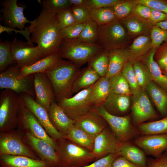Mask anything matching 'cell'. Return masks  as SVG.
<instances>
[{
	"label": "cell",
	"mask_w": 167,
	"mask_h": 167,
	"mask_svg": "<svg viewBox=\"0 0 167 167\" xmlns=\"http://www.w3.org/2000/svg\"><path fill=\"white\" fill-rule=\"evenodd\" d=\"M28 27L31 41L37 44L44 57L58 53L62 37L56 13L43 9Z\"/></svg>",
	"instance_id": "1"
},
{
	"label": "cell",
	"mask_w": 167,
	"mask_h": 167,
	"mask_svg": "<svg viewBox=\"0 0 167 167\" xmlns=\"http://www.w3.org/2000/svg\"><path fill=\"white\" fill-rule=\"evenodd\" d=\"M79 71V68L71 61L61 59L44 72L52 84L56 102L72 96L73 85Z\"/></svg>",
	"instance_id": "2"
},
{
	"label": "cell",
	"mask_w": 167,
	"mask_h": 167,
	"mask_svg": "<svg viewBox=\"0 0 167 167\" xmlns=\"http://www.w3.org/2000/svg\"><path fill=\"white\" fill-rule=\"evenodd\" d=\"M103 49L98 44L86 43L77 39H62L58 53L61 58L69 59L79 68Z\"/></svg>",
	"instance_id": "3"
},
{
	"label": "cell",
	"mask_w": 167,
	"mask_h": 167,
	"mask_svg": "<svg viewBox=\"0 0 167 167\" xmlns=\"http://www.w3.org/2000/svg\"><path fill=\"white\" fill-rule=\"evenodd\" d=\"M0 94V131L14 130L18 126V112L20 98L19 94L8 89Z\"/></svg>",
	"instance_id": "4"
},
{
	"label": "cell",
	"mask_w": 167,
	"mask_h": 167,
	"mask_svg": "<svg viewBox=\"0 0 167 167\" xmlns=\"http://www.w3.org/2000/svg\"><path fill=\"white\" fill-rule=\"evenodd\" d=\"M57 142L55 150L60 167L74 166L76 164L96 158L92 152L68 139L63 138Z\"/></svg>",
	"instance_id": "5"
},
{
	"label": "cell",
	"mask_w": 167,
	"mask_h": 167,
	"mask_svg": "<svg viewBox=\"0 0 167 167\" xmlns=\"http://www.w3.org/2000/svg\"><path fill=\"white\" fill-rule=\"evenodd\" d=\"M21 68L15 64L1 72L0 89L10 90L19 94L26 93L35 99L33 75L18 78Z\"/></svg>",
	"instance_id": "6"
},
{
	"label": "cell",
	"mask_w": 167,
	"mask_h": 167,
	"mask_svg": "<svg viewBox=\"0 0 167 167\" xmlns=\"http://www.w3.org/2000/svg\"><path fill=\"white\" fill-rule=\"evenodd\" d=\"M98 44L109 51L122 48L125 43L127 34L122 23L116 20L99 26Z\"/></svg>",
	"instance_id": "7"
},
{
	"label": "cell",
	"mask_w": 167,
	"mask_h": 167,
	"mask_svg": "<svg viewBox=\"0 0 167 167\" xmlns=\"http://www.w3.org/2000/svg\"><path fill=\"white\" fill-rule=\"evenodd\" d=\"M10 155L23 156L40 160L24 141L19 130L0 132V156Z\"/></svg>",
	"instance_id": "8"
},
{
	"label": "cell",
	"mask_w": 167,
	"mask_h": 167,
	"mask_svg": "<svg viewBox=\"0 0 167 167\" xmlns=\"http://www.w3.org/2000/svg\"><path fill=\"white\" fill-rule=\"evenodd\" d=\"M94 110L105 120L120 142L129 141L139 133L131 124L129 115L118 116L108 112L102 105L94 107Z\"/></svg>",
	"instance_id": "9"
},
{
	"label": "cell",
	"mask_w": 167,
	"mask_h": 167,
	"mask_svg": "<svg viewBox=\"0 0 167 167\" xmlns=\"http://www.w3.org/2000/svg\"><path fill=\"white\" fill-rule=\"evenodd\" d=\"M18 126L23 133H30L34 136L46 141L55 150L57 141L47 134L35 115L21 100L18 112Z\"/></svg>",
	"instance_id": "10"
},
{
	"label": "cell",
	"mask_w": 167,
	"mask_h": 167,
	"mask_svg": "<svg viewBox=\"0 0 167 167\" xmlns=\"http://www.w3.org/2000/svg\"><path fill=\"white\" fill-rule=\"evenodd\" d=\"M92 86L80 91L70 98L62 99L58 102V105L72 120L74 121L93 109L94 106L89 101Z\"/></svg>",
	"instance_id": "11"
},
{
	"label": "cell",
	"mask_w": 167,
	"mask_h": 167,
	"mask_svg": "<svg viewBox=\"0 0 167 167\" xmlns=\"http://www.w3.org/2000/svg\"><path fill=\"white\" fill-rule=\"evenodd\" d=\"M17 0H4L2 2L0 19L4 26L15 29H26L25 25L31 23L25 16L24 11L26 8L24 4L17 5Z\"/></svg>",
	"instance_id": "12"
},
{
	"label": "cell",
	"mask_w": 167,
	"mask_h": 167,
	"mask_svg": "<svg viewBox=\"0 0 167 167\" xmlns=\"http://www.w3.org/2000/svg\"><path fill=\"white\" fill-rule=\"evenodd\" d=\"M13 60L21 68L32 64L45 57L39 47L17 38L10 42Z\"/></svg>",
	"instance_id": "13"
},
{
	"label": "cell",
	"mask_w": 167,
	"mask_h": 167,
	"mask_svg": "<svg viewBox=\"0 0 167 167\" xmlns=\"http://www.w3.org/2000/svg\"><path fill=\"white\" fill-rule=\"evenodd\" d=\"M21 102L35 115L47 134L53 139L58 141L63 138V135L52 123L48 111L38 104L35 99L26 93L19 94Z\"/></svg>",
	"instance_id": "14"
},
{
	"label": "cell",
	"mask_w": 167,
	"mask_h": 167,
	"mask_svg": "<svg viewBox=\"0 0 167 167\" xmlns=\"http://www.w3.org/2000/svg\"><path fill=\"white\" fill-rule=\"evenodd\" d=\"M131 110L134 124L138 126L158 117L145 90L133 95Z\"/></svg>",
	"instance_id": "15"
},
{
	"label": "cell",
	"mask_w": 167,
	"mask_h": 167,
	"mask_svg": "<svg viewBox=\"0 0 167 167\" xmlns=\"http://www.w3.org/2000/svg\"><path fill=\"white\" fill-rule=\"evenodd\" d=\"M24 139L40 159L49 166L60 167L58 154L54 148L45 140L36 138L28 132L23 133Z\"/></svg>",
	"instance_id": "16"
},
{
	"label": "cell",
	"mask_w": 167,
	"mask_h": 167,
	"mask_svg": "<svg viewBox=\"0 0 167 167\" xmlns=\"http://www.w3.org/2000/svg\"><path fill=\"white\" fill-rule=\"evenodd\" d=\"M134 142L146 154L156 157L167 151V134L143 135Z\"/></svg>",
	"instance_id": "17"
},
{
	"label": "cell",
	"mask_w": 167,
	"mask_h": 167,
	"mask_svg": "<svg viewBox=\"0 0 167 167\" xmlns=\"http://www.w3.org/2000/svg\"><path fill=\"white\" fill-rule=\"evenodd\" d=\"M35 101L48 111L50 104L55 100L52 84L44 72L33 74Z\"/></svg>",
	"instance_id": "18"
},
{
	"label": "cell",
	"mask_w": 167,
	"mask_h": 167,
	"mask_svg": "<svg viewBox=\"0 0 167 167\" xmlns=\"http://www.w3.org/2000/svg\"><path fill=\"white\" fill-rule=\"evenodd\" d=\"M120 142L111 129L106 127L95 138L92 151L96 158L116 152Z\"/></svg>",
	"instance_id": "19"
},
{
	"label": "cell",
	"mask_w": 167,
	"mask_h": 167,
	"mask_svg": "<svg viewBox=\"0 0 167 167\" xmlns=\"http://www.w3.org/2000/svg\"><path fill=\"white\" fill-rule=\"evenodd\" d=\"M74 121L76 125L94 139L106 127L107 123L103 118L93 109Z\"/></svg>",
	"instance_id": "20"
},
{
	"label": "cell",
	"mask_w": 167,
	"mask_h": 167,
	"mask_svg": "<svg viewBox=\"0 0 167 167\" xmlns=\"http://www.w3.org/2000/svg\"><path fill=\"white\" fill-rule=\"evenodd\" d=\"M48 113L53 125L63 136L75 123V121L67 115L55 101L51 102Z\"/></svg>",
	"instance_id": "21"
},
{
	"label": "cell",
	"mask_w": 167,
	"mask_h": 167,
	"mask_svg": "<svg viewBox=\"0 0 167 167\" xmlns=\"http://www.w3.org/2000/svg\"><path fill=\"white\" fill-rule=\"evenodd\" d=\"M116 152L138 167H146L148 159L140 148L129 141L120 142Z\"/></svg>",
	"instance_id": "22"
},
{
	"label": "cell",
	"mask_w": 167,
	"mask_h": 167,
	"mask_svg": "<svg viewBox=\"0 0 167 167\" xmlns=\"http://www.w3.org/2000/svg\"><path fill=\"white\" fill-rule=\"evenodd\" d=\"M109 53V67L105 76L107 78L121 73L131 57L130 49L123 48L110 51Z\"/></svg>",
	"instance_id": "23"
},
{
	"label": "cell",
	"mask_w": 167,
	"mask_h": 167,
	"mask_svg": "<svg viewBox=\"0 0 167 167\" xmlns=\"http://www.w3.org/2000/svg\"><path fill=\"white\" fill-rule=\"evenodd\" d=\"M130 96L110 94L103 104L105 109L113 115L122 116L129 109L131 105Z\"/></svg>",
	"instance_id": "24"
},
{
	"label": "cell",
	"mask_w": 167,
	"mask_h": 167,
	"mask_svg": "<svg viewBox=\"0 0 167 167\" xmlns=\"http://www.w3.org/2000/svg\"><path fill=\"white\" fill-rule=\"evenodd\" d=\"M61 59L58 53L45 57L32 64L21 68L17 77L21 79L36 73H44L55 66Z\"/></svg>",
	"instance_id": "25"
},
{
	"label": "cell",
	"mask_w": 167,
	"mask_h": 167,
	"mask_svg": "<svg viewBox=\"0 0 167 167\" xmlns=\"http://www.w3.org/2000/svg\"><path fill=\"white\" fill-rule=\"evenodd\" d=\"M0 167H48L41 160L23 156L5 155L0 156Z\"/></svg>",
	"instance_id": "26"
},
{
	"label": "cell",
	"mask_w": 167,
	"mask_h": 167,
	"mask_svg": "<svg viewBox=\"0 0 167 167\" xmlns=\"http://www.w3.org/2000/svg\"><path fill=\"white\" fill-rule=\"evenodd\" d=\"M156 49L152 48L145 61L147 69L152 81L167 92V76L164 75L160 66L154 59Z\"/></svg>",
	"instance_id": "27"
},
{
	"label": "cell",
	"mask_w": 167,
	"mask_h": 167,
	"mask_svg": "<svg viewBox=\"0 0 167 167\" xmlns=\"http://www.w3.org/2000/svg\"><path fill=\"white\" fill-rule=\"evenodd\" d=\"M110 94L109 78L101 77L92 86L90 102L94 107L103 105Z\"/></svg>",
	"instance_id": "28"
},
{
	"label": "cell",
	"mask_w": 167,
	"mask_h": 167,
	"mask_svg": "<svg viewBox=\"0 0 167 167\" xmlns=\"http://www.w3.org/2000/svg\"><path fill=\"white\" fill-rule=\"evenodd\" d=\"M101 77L90 66L80 70L74 82L72 94L93 85Z\"/></svg>",
	"instance_id": "29"
},
{
	"label": "cell",
	"mask_w": 167,
	"mask_h": 167,
	"mask_svg": "<svg viewBox=\"0 0 167 167\" xmlns=\"http://www.w3.org/2000/svg\"><path fill=\"white\" fill-rule=\"evenodd\" d=\"M145 90L163 117L167 114V92L153 81L147 86Z\"/></svg>",
	"instance_id": "30"
},
{
	"label": "cell",
	"mask_w": 167,
	"mask_h": 167,
	"mask_svg": "<svg viewBox=\"0 0 167 167\" xmlns=\"http://www.w3.org/2000/svg\"><path fill=\"white\" fill-rule=\"evenodd\" d=\"M63 137L91 152L93 151L94 138L75 123Z\"/></svg>",
	"instance_id": "31"
},
{
	"label": "cell",
	"mask_w": 167,
	"mask_h": 167,
	"mask_svg": "<svg viewBox=\"0 0 167 167\" xmlns=\"http://www.w3.org/2000/svg\"><path fill=\"white\" fill-rule=\"evenodd\" d=\"M137 128L143 135L167 134V114L160 120L141 124Z\"/></svg>",
	"instance_id": "32"
},
{
	"label": "cell",
	"mask_w": 167,
	"mask_h": 167,
	"mask_svg": "<svg viewBox=\"0 0 167 167\" xmlns=\"http://www.w3.org/2000/svg\"><path fill=\"white\" fill-rule=\"evenodd\" d=\"M92 68L101 77H105L109 67V51L103 49L88 62Z\"/></svg>",
	"instance_id": "33"
},
{
	"label": "cell",
	"mask_w": 167,
	"mask_h": 167,
	"mask_svg": "<svg viewBox=\"0 0 167 167\" xmlns=\"http://www.w3.org/2000/svg\"><path fill=\"white\" fill-rule=\"evenodd\" d=\"M122 23L127 31L133 35L143 33L147 31L148 29L146 22L133 13L122 19Z\"/></svg>",
	"instance_id": "34"
},
{
	"label": "cell",
	"mask_w": 167,
	"mask_h": 167,
	"mask_svg": "<svg viewBox=\"0 0 167 167\" xmlns=\"http://www.w3.org/2000/svg\"><path fill=\"white\" fill-rule=\"evenodd\" d=\"M98 25L89 18L85 22L84 27L77 39L91 44H98Z\"/></svg>",
	"instance_id": "35"
},
{
	"label": "cell",
	"mask_w": 167,
	"mask_h": 167,
	"mask_svg": "<svg viewBox=\"0 0 167 167\" xmlns=\"http://www.w3.org/2000/svg\"><path fill=\"white\" fill-rule=\"evenodd\" d=\"M88 10L90 18L99 26L106 24L117 19L112 7Z\"/></svg>",
	"instance_id": "36"
},
{
	"label": "cell",
	"mask_w": 167,
	"mask_h": 167,
	"mask_svg": "<svg viewBox=\"0 0 167 167\" xmlns=\"http://www.w3.org/2000/svg\"><path fill=\"white\" fill-rule=\"evenodd\" d=\"M109 78L110 83V94L129 96L132 95L129 85L122 72Z\"/></svg>",
	"instance_id": "37"
},
{
	"label": "cell",
	"mask_w": 167,
	"mask_h": 167,
	"mask_svg": "<svg viewBox=\"0 0 167 167\" xmlns=\"http://www.w3.org/2000/svg\"><path fill=\"white\" fill-rule=\"evenodd\" d=\"M151 48V38L144 35L138 37L134 40L129 49L130 59L143 54Z\"/></svg>",
	"instance_id": "38"
},
{
	"label": "cell",
	"mask_w": 167,
	"mask_h": 167,
	"mask_svg": "<svg viewBox=\"0 0 167 167\" xmlns=\"http://www.w3.org/2000/svg\"><path fill=\"white\" fill-rule=\"evenodd\" d=\"M15 64L12 56L10 42L6 40L0 42V71L6 69L9 66Z\"/></svg>",
	"instance_id": "39"
},
{
	"label": "cell",
	"mask_w": 167,
	"mask_h": 167,
	"mask_svg": "<svg viewBox=\"0 0 167 167\" xmlns=\"http://www.w3.org/2000/svg\"><path fill=\"white\" fill-rule=\"evenodd\" d=\"M133 65L132 61H128L122 71L129 85L132 95L138 93L141 90L136 79Z\"/></svg>",
	"instance_id": "40"
},
{
	"label": "cell",
	"mask_w": 167,
	"mask_h": 167,
	"mask_svg": "<svg viewBox=\"0 0 167 167\" xmlns=\"http://www.w3.org/2000/svg\"><path fill=\"white\" fill-rule=\"evenodd\" d=\"M138 4L136 0H122L112 6L116 19L119 20L126 18L133 11Z\"/></svg>",
	"instance_id": "41"
},
{
	"label": "cell",
	"mask_w": 167,
	"mask_h": 167,
	"mask_svg": "<svg viewBox=\"0 0 167 167\" xmlns=\"http://www.w3.org/2000/svg\"><path fill=\"white\" fill-rule=\"evenodd\" d=\"M133 69L138 83L141 89L145 90L148 85L152 81L145 66L139 61L133 65Z\"/></svg>",
	"instance_id": "42"
},
{
	"label": "cell",
	"mask_w": 167,
	"mask_h": 167,
	"mask_svg": "<svg viewBox=\"0 0 167 167\" xmlns=\"http://www.w3.org/2000/svg\"><path fill=\"white\" fill-rule=\"evenodd\" d=\"M41 5L43 9L56 13L73 6L70 0H43Z\"/></svg>",
	"instance_id": "43"
},
{
	"label": "cell",
	"mask_w": 167,
	"mask_h": 167,
	"mask_svg": "<svg viewBox=\"0 0 167 167\" xmlns=\"http://www.w3.org/2000/svg\"><path fill=\"white\" fill-rule=\"evenodd\" d=\"M151 40L152 48L156 49L167 41V31L155 25L151 29Z\"/></svg>",
	"instance_id": "44"
},
{
	"label": "cell",
	"mask_w": 167,
	"mask_h": 167,
	"mask_svg": "<svg viewBox=\"0 0 167 167\" xmlns=\"http://www.w3.org/2000/svg\"><path fill=\"white\" fill-rule=\"evenodd\" d=\"M85 23H76L62 29V39H77L84 27Z\"/></svg>",
	"instance_id": "45"
},
{
	"label": "cell",
	"mask_w": 167,
	"mask_h": 167,
	"mask_svg": "<svg viewBox=\"0 0 167 167\" xmlns=\"http://www.w3.org/2000/svg\"><path fill=\"white\" fill-rule=\"evenodd\" d=\"M121 0H84L83 6L88 10L112 7Z\"/></svg>",
	"instance_id": "46"
},
{
	"label": "cell",
	"mask_w": 167,
	"mask_h": 167,
	"mask_svg": "<svg viewBox=\"0 0 167 167\" xmlns=\"http://www.w3.org/2000/svg\"><path fill=\"white\" fill-rule=\"evenodd\" d=\"M57 14L58 23L62 29L76 23L70 8L62 10Z\"/></svg>",
	"instance_id": "47"
},
{
	"label": "cell",
	"mask_w": 167,
	"mask_h": 167,
	"mask_svg": "<svg viewBox=\"0 0 167 167\" xmlns=\"http://www.w3.org/2000/svg\"><path fill=\"white\" fill-rule=\"evenodd\" d=\"M70 9L77 23H84L90 18L88 10L83 5L73 6Z\"/></svg>",
	"instance_id": "48"
},
{
	"label": "cell",
	"mask_w": 167,
	"mask_h": 167,
	"mask_svg": "<svg viewBox=\"0 0 167 167\" xmlns=\"http://www.w3.org/2000/svg\"><path fill=\"white\" fill-rule=\"evenodd\" d=\"M154 58L163 72L167 66V41L156 49Z\"/></svg>",
	"instance_id": "49"
},
{
	"label": "cell",
	"mask_w": 167,
	"mask_h": 167,
	"mask_svg": "<svg viewBox=\"0 0 167 167\" xmlns=\"http://www.w3.org/2000/svg\"><path fill=\"white\" fill-rule=\"evenodd\" d=\"M120 156L116 152L101 158L91 164L83 166L68 167H111L113 161Z\"/></svg>",
	"instance_id": "50"
},
{
	"label": "cell",
	"mask_w": 167,
	"mask_h": 167,
	"mask_svg": "<svg viewBox=\"0 0 167 167\" xmlns=\"http://www.w3.org/2000/svg\"><path fill=\"white\" fill-rule=\"evenodd\" d=\"M138 3L146 5L167 14V1L164 0H137Z\"/></svg>",
	"instance_id": "51"
},
{
	"label": "cell",
	"mask_w": 167,
	"mask_h": 167,
	"mask_svg": "<svg viewBox=\"0 0 167 167\" xmlns=\"http://www.w3.org/2000/svg\"><path fill=\"white\" fill-rule=\"evenodd\" d=\"M154 158L148 159L146 167H167V151Z\"/></svg>",
	"instance_id": "52"
},
{
	"label": "cell",
	"mask_w": 167,
	"mask_h": 167,
	"mask_svg": "<svg viewBox=\"0 0 167 167\" xmlns=\"http://www.w3.org/2000/svg\"><path fill=\"white\" fill-rule=\"evenodd\" d=\"M151 8L144 5L138 3L134 7L132 13L142 19L148 20L150 18Z\"/></svg>",
	"instance_id": "53"
},
{
	"label": "cell",
	"mask_w": 167,
	"mask_h": 167,
	"mask_svg": "<svg viewBox=\"0 0 167 167\" xmlns=\"http://www.w3.org/2000/svg\"><path fill=\"white\" fill-rule=\"evenodd\" d=\"M13 31L15 33H19L23 35L27 40V41L30 44L33 45V44L31 41L30 35L31 32L28 27H26L25 29L23 30H18L15 29H13L10 28L6 27L1 24L0 25V34L4 32H6L8 33H10Z\"/></svg>",
	"instance_id": "54"
},
{
	"label": "cell",
	"mask_w": 167,
	"mask_h": 167,
	"mask_svg": "<svg viewBox=\"0 0 167 167\" xmlns=\"http://www.w3.org/2000/svg\"><path fill=\"white\" fill-rule=\"evenodd\" d=\"M167 20V14L158 10L151 9V14L148 21L154 24Z\"/></svg>",
	"instance_id": "55"
},
{
	"label": "cell",
	"mask_w": 167,
	"mask_h": 167,
	"mask_svg": "<svg viewBox=\"0 0 167 167\" xmlns=\"http://www.w3.org/2000/svg\"><path fill=\"white\" fill-rule=\"evenodd\" d=\"M111 167H138L124 157L119 156L112 162Z\"/></svg>",
	"instance_id": "56"
},
{
	"label": "cell",
	"mask_w": 167,
	"mask_h": 167,
	"mask_svg": "<svg viewBox=\"0 0 167 167\" xmlns=\"http://www.w3.org/2000/svg\"><path fill=\"white\" fill-rule=\"evenodd\" d=\"M155 25L163 30L167 31V20L158 23L156 24Z\"/></svg>",
	"instance_id": "57"
},
{
	"label": "cell",
	"mask_w": 167,
	"mask_h": 167,
	"mask_svg": "<svg viewBox=\"0 0 167 167\" xmlns=\"http://www.w3.org/2000/svg\"><path fill=\"white\" fill-rule=\"evenodd\" d=\"M73 6L83 5L84 0H70Z\"/></svg>",
	"instance_id": "58"
},
{
	"label": "cell",
	"mask_w": 167,
	"mask_h": 167,
	"mask_svg": "<svg viewBox=\"0 0 167 167\" xmlns=\"http://www.w3.org/2000/svg\"><path fill=\"white\" fill-rule=\"evenodd\" d=\"M164 72L165 73V75H167V66L166 67L164 70L163 71V72Z\"/></svg>",
	"instance_id": "59"
},
{
	"label": "cell",
	"mask_w": 167,
	"mask_h": 167,
	"mask_svg": "<svg viewBox=\"0 0 167 167\" xmlns=\"http://www.w3.org/2000/svg\"><path fill=\"white\" fill-rule=\"evenodd\" d=\"M52 167L49 166V167Z\"/></svg>",
	"instance_id": "60"
},
{
	"label": "cell",
	"mask_w": 167,
	"mask_h": 167,
	"mask_svg": "<svg viewBox=\"0 0 167 167\" xmlns=\"http://www.w3.org/2000/svg\"><path fill=\"white\" fill-rule=\"evenodd\" d=\"M166 75L167 76V75Z\"/></svg>",
	"instance_id": "61"
}]
</instances>
